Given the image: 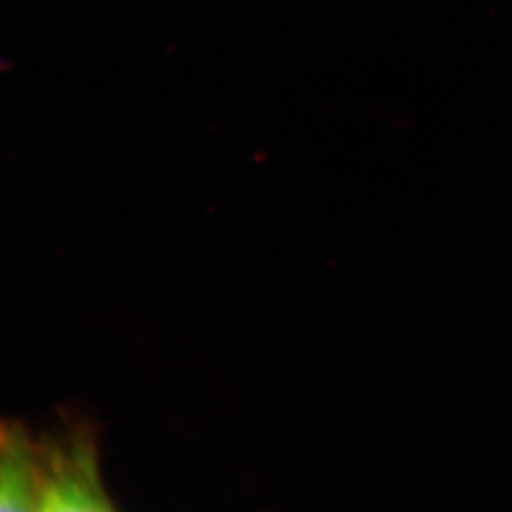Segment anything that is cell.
<instances>
[{
	"label": "cell",
	"instance_id": "cell-1",
	"mask_svg": "<svg viewBox=\"0 0 512 512\" xmlns=\"http://www.w3.org/2000/svg\"><path fill=\"white\" fill-rule=\"evenodd\" d=\"M37 512H115L84 443L39 451Z\"/></svg>",
	"mask_w": 512,
	"mask_h": 512
},
{
	"label": "cell",
	"instance_id": "cell-2",
	"mask_svg": "<svg viewBox=\"0 0 512 512\" xmlns=\"http://www.w3.org/2000/svg\"><path fill=\"white\" fill-rule=\"evenodd\" d=\"M39 451L19 429L0 428V512H37Z\"/></svg>",
	"mask_w": 512,
	"mask_h": 512
}]
</instances>
